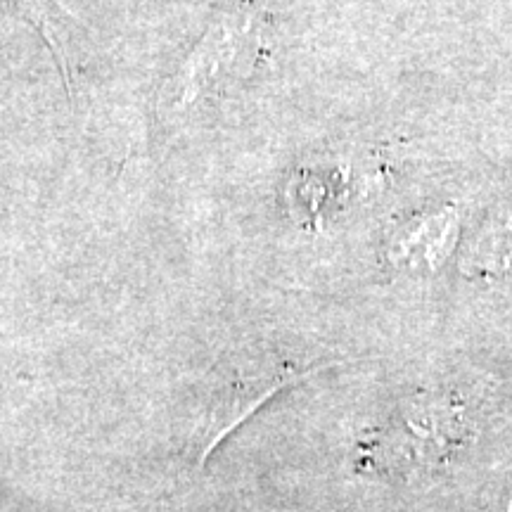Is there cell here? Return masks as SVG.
Returning <instances> with one entry per match:
<instances>
[{"label": "cell", "mask_w": 512, "mask_h": 512, "mask_svg": "<svg viewBox=\"0 0 512 512\" xmlns=\"http://www.w3.org/2000/svg\"><path fill=\"white\" fill-rule=\"evenodd\" d=\"M264 55V29L249 10H235L211 24L192 53L166 79L159 91V105L178 110L211 93L226 91L230 83L254 72Z\"/></svg>", "instance_id": "1"}, {"label": "cell", "mask_w": 512, "mask_h": 512, "mask_svg": "<svg viewBox=\"0 0 512 512\" xmlns=\"http://www.w3.org/2000/svg\"><path fill=\"white\" fill-rule=\"evenodd\" d=\"M458 238V214L453 209L430 211L403 221L387 238V256L403 271H437Z\"/></svg>", "instance_id": "3"}, {"label": "cell", "mask_w": 512, "mask_h": 512, "mask_svg": "<svg viewBox=\"0 0 512 512\" xmlns=\"http://www.w3.org/2000/svg\"><path fill=\"white\" fill-rule=\"evenodd\" d=\"M309 375V370H297L290 366L256 370L252 375L235 373L228 380L216 384L211 389L207 406L197 422L195 437H192V456L197 465H204L216 446L235 432L254 411H259L264 403L299 382V377Z\"/></svg>", "instance_id": "2"}, {"label": "cell", "mask_w": 512, "mask_h": 512, "mask_svg": "<svg viewBox=\"0 0 512 512\" xmlns=\"http://www.w3.org/2000/svg\"><path fill=\"white\" fill-rule=\"evenodd\" d=\"M479 252L484 254V261L486 264H505V261L512 259V226H505V228H496L491 230L489 238L482 240V247H479Z\"/></svg>", "instance_id": "4"}, {"label": "cell", "mask_w": 512, "mask_h": 512, "mask_svg": "<svg viewBox=\"0 0 512 512\" xmlns=\"http://www.w3.org/2000/svg\"><path fill=\"white\" fill-rule=\"evenodd\" d=\"M17 3H22L29 12L41 15V29H43V34H46V22H43V19H53L50 17V5L46 3V0H17Z\"/></svg>", "instance_id": "5"}]
</instances>
